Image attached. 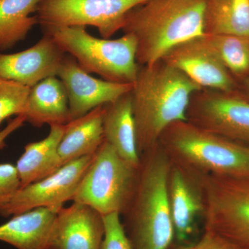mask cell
I'll return each mask as SVG.
<instances>
[{
  "instance_id": "obj_19",
  "label": "cell",
  "mask_w": 249,
  "mask_h": 249,
  "mask_svg": "<svg viewBox=\"0 0 249 249\" xmlns=\"http://www.w3.org/2000/svg\"><path fill=\"white\" fill-rule=\"evenodd\" d=\"M23 115L26 121L38 127L71 122L68 97L61 80L49 77L31 88Z\"/></svg>"
},
{
  "instance_id": "obj_7",
  "label": "cell",
  "mask_w": 249,
  "mask_h": 249,
  "mask_svg": "<svg viewBox=\"0 0 249 249\" xmlns=\"http://www.w3.org/2000/svg\"><path fill=\"white\" fill-rule=\"evenodd\" d=\"M139 167L124 160L104 139L72 201L102 215L122 214L133 195Z\"/></svg>"
},
{
  "instance_id": "obj_9",
  "label": "cell",
  "mask_w": 249,
  "mask_h": 249,
  "mask_svg": "<svg viewBox=\"0 0 249 249\" xmlns=\"http://www.w3.org/2000/svg\"><path fill=\"white\" fill-rule=\"evenodd\" d=\"M95 154L67 163L49 176L21 188L0 214L7 217L37 208L60 210L67 201H72Z\"/></svg>"
},
{
  "instance_id": "obj_15",
  "label": "cell",
  "mask_w": 249,
  "mask_h": 249,
  "mask_svg": "<svg viewBox=\"0 0 249 249\" xmlns=\"http://www.w3.org/2000/svg\"><path fill=\"white\" fill-rule=\"evenodd\" d=\"M104 235L102 214L86 205L73 202L59 210L53 249H101Z\"/></svg>"
},
{
  "instance_id": "obj_16",
  "label": "cell",
  "mask_w": 249,
  "mask_h": 249,
  "mask_svg": "<svg viewBox=\"0 0 249 249\" xmlns=\"http://www.w3.org/2000/svg\"><path fill=\"white\" fill-rule=\"evenodd\" d=\"M59 210L37 208L0 225V241L18 249H53Z\"/></svg>"
},
{
  "instance_id": "obj_28",
  "label": "cell",
  "mask_w": 249,
  "mask_h": 249,
  "mask_svg": "<svg viewBox=\"0 0 249 249\" xmlns=\"http://www.w3.org/2000/svg\"><path fill=\"white\" fill-rule=\"evenodd\" d=\"M26 122V117L23 114L16 116L9 121L6 127L0 131V150L6 146V141L10 135L20 128Z\"/></svg>"
},
{
  "instance_id": "obj_4",
  "label": "cell",
  "mask_w": 249,
  "mask_h": 249,
  "mask_svg": "<svg viewBox=\"0 0 249 249\" xmlns=\"http://www.w3.org/2000/svg\"><path fill=\"white\" fill-rule=\"evenodd\" d=\"M158 143L172 163L201 175H249V145L226 138L189 121L170 124Z\"/></svg>"
},
{
  "instance_id": "obj_11",
  "label": "cell",
  "mask_w": 249,
  "mask_h": 249,
  "mask_svg": "<svg viewBox=\"0 0 249 249\" xmlns=\"http://www.w3.org/2000/svg\"><path fill=\"white\" fill-rule=\"evenodd\" d=\"M57 77L66 90L71 121L99 106L115 102L133 88V83H114L91 76L70 55L64 58Z\"/></svg>"
},
{
  "instance_id": "obj_6",
  "label": "cell",
  "mask_w": 249,
  "mask_h": 249,
  "mask_svg": "<svg viewBox=\"0 0 249 249\" xmlns=\"http://www.w3.org/2000/svg\"><path fill=\"white\" fill-rule=\"evenodd\" d=\"M205 231L229 249H249V175H203Z\"/></svg>"
},
{
  "instance_id": "obj_2",
  "label": "cell",
  "mask_w": 249,
  "mask_h": 249,
  "mask_svg": "<svg viewBox=\"0 0 249 249\" xmlns=\"http://www.w3.org/2000/svg\"><path fill=\"white\" fill-rule=\"evenodd\" d=\"M171 161L159 143L141 157L133 195L123 214L133 249H169L175 231L168 196Z\"/></svg>"
},
{
  "instance_id": "obj_1",
  "label": "cell",
  "mask_w": 249,
  "mask_h": 249,
  "mask_svg": "<svg viewBox=\"0 0 249 249\" xmlns=\"http://www.w3.org/2000/svg\"><path fill=\"white\" fill-rule=\"evenodd\" d=\"M201 89L182 71L163 60L139 68L131 95L141 157L158 144L168 126L188 120L192 98Z\"/></svg>"
},
{
  "instance_id": "obj_8",
  "label": "cell",
  "mask_w": 249,
  "mask_h": 249,
  "mask_svg": "<svg viewBox=\"0 0 249 249\" xmlns=\"http://www.w3.org/2000/svg\"><path fill=\"white\" fill-rule=\"evenodd\" d=\"M147 0H40L36 10L38 24L45 31L57 28H96L109 39L124 29L126 16Z\"/></svg>"
},
{
  "instance_id": "obj_26",
  "label": "cell",
  "mask_w": 249,
  "mask_h": 249,
  "mask_svg": "<svg viewBox=\"0 0 249 249\" xmlns=\"http://www.w3.org/2000/svg\"><path fill=\"white\" fill-rule=\"evenodd\" d=\"M20 189L17 169L11 163L0 164V212L11 202Z\"/></svg>"
},
{
  "instance_id": "obj_22",
  "label": "cell",
  "mask_w": 249,
  "mask_h": 249,
  "mask_svg": "<svg viewBox=\"0 0 249 249\" xmlns=\"http://www.w3.org/2000/svg\"><path fill=\"white\" fill-rule=\"evenodd\" d=\"M40 0H0V52L12 48L38 24L36 13Z\"/></svg>"
},
{
  "instance_id": "obj_10",
  "label": "cell",
  "mask_w": 249,
  "mask_h": 249,
  "mask_svg": "<svg viewBox=\"0 0 249 249\" xmlns=\"http://www.w3.org/2000/svg\"><path fill=\"white\" fill-rule=\"evenodd\" d=\"M188 121L249 145V101L231 94H205L191 100Z\"/></svg>"
},
{
  "instance_id": "obj_17",
  "label": "cell",
  "mask_w": 249,
  "mask_h": 249,
  "mask_svg": "<svg viewBox=\"0 0 249 249\" xmlns=\"http://www.w3.org/2000/svg\"><path fill=\"white\" fill-rule=\"evenodd\" d=\"M103 129L105 141L109 142L124 160L134 166H140L141 156L137 145L131 92L115 102L106 105Z\"/></svg>"
},
{
  "instance_id": "obj_13",
  "label": "cell",
  "mask_w": 249,
  "mask_h": 249,
  "mask_svg": "<svg viewBox=\"0 0 249 249\" xmlns=\"http://www.w3.org/2000/svg\"><path fill=\"white\" fill-rule=\"evenodd\" d=\"M161 60L182 71L201 88L224 93L235 89V82L206 35L177 46Z\"/></svg>"
},
{
  "instance_id": "obj_20",
  "label": "cell",
  "mask_w": 249,
  "mask_h": 249,
  "mask_svg": "<svg viewBox=\"0 0 249 249\" xmlns=\"http://www.w3.org/2000/svg\"><path fill=\"white\" fill-rule=\"evenodd\" d=\"M67 125L68 124L51 125L45 139L25 145L16 165L20 189L56 171L57 151Z\"/></svg>"
},
{
  "instance_id": "obj_21",
  "label": "cell",
  "mask_w": 249,
  "mask_h": 249,
  "mask_svg": "<svg viewBox=\"0 0 249 249\" xmlns=\"http://www.w3.org/2000/svg\"><path fill=\"white\" fill-rule=\"evenodd\" d=\"M205 30L207 35L249 37V0H207Z\"/></svg>"
},
{
  "instance_id": "obj_27",
  "label": "cell",
  "mask_w": 249,
  "mask_h": 249,
  "mask_svg": "<svg viewBox=\"0 0 249 249\" xmlns=\"http://www.w3.org/2000/svg\"><path fill=\"white\" fill-rule=\"evenodd\" d=\"M169 249H229L217 237L205 231L199 240L192 244L171 246Z\"/></svg>"
},
{
  "instance_id": "obj_29",
  "label": "cell",
  "mask_w": 249,
  "mask_h": 249,
  "mask_svg": "<svg viewBox=\"0 0 249 249\" xmlns=\"http://www.w3.org/2000/svg\"><path fill=\"white\" fill-rule=\"evenodd\" d=\"M247 88H248V89L249 90V76L248 78H247Z\"/></svg>"
},
{
  "instance_id": "obj_18",
  "label": "cell",
  "mask_w": 249,
  "mask_h": 249,
  "mask_svg": "<svg viewBox=\"0 0 249 249\" xmlns=\"http://www.w3.org/2000/svg\"><path fill=\"white\" fill-rule=\"evenodd\" d=\"M106 106L95 108L69 123L57 151L56 171L67 163L97 151L104 141L103 121Z\"/></svg>"
},
{
  "instance_id": "obj_23",
  "label": "cell",
  "mask_w": 249,
  "mask_h": 249,
  "mask_svg": "<svg viewBox=\"0 0 249 249\" xmlns=\"http://www.w3.org/2000/svg\"><path fill=\"white\" fill-rule=\"evenodd\" d=\"M206 36L228 71L237 76L249 73V37L207 34Z\"/></svg>"
},
{
  "instance_id": "obj_3",
  "label": "cell",
  "mask_w": 249,
  "mask_h": 249,
  "mask_svg": "<svg viewBox=\"0 0 249 249\" xmlns=\"http://www.w3.org/2000/svg\"><path fill=\"white\" fill-rule=\"evenodd\" d=\"M207 0H147L127 14L123 30L137 42V61L150 66L177 46L206 36Z\"/></svg>"
},
{
  "instance_id": "obj_12",
  "label": "cell",
  "mask_w": 249,
  "mask_h": 249,
  "mask_svg": "<svg viewBox=\"0 0 249 249\" xmlns=\"http://www.w3.org/2000/svg\"><path fill=\"white\" fill-rule=\"evenodd\" d=\"M203 175L172 163L168 178V196L178 245L188 244L196 222L204 211Z\"/></svg>"
},
{
  "instance_id": "obj_5",
  "label": "cell",
  "mask_w": 249,
  "mask_h": 249,
  "mask_svg": "<svg viewBox=\"0 0 249 249\" xmlns=\"http://www.w3.org/2000/svg\"><path fill=\"white\" fill-rule=\"evenodd\" d=\"M67 55L80 67L107 81L134 83L138 76L137 42L131 34L118 39L98 38L85 27L57 28L45 31Z\"/></svg>"
},
{
  "instance_id": "obj_25",
  "label": "cell",
  "mask_w": 249,
  "mask_h": 249,
  "mask_svg": "<svg viewBox=\"0 0 249 249\" xmlns=\"http://www.w3.org/2000/svg\"><path fill=\"white\" fill-rule=\"evenodd\" d=\"M121 214L103 215L105 235L101 249H133L126 235Z\"/></svg>"
},
{
  "instance_id": "obj_14",
  "label": "cell",
  "mask_w": 249,
  "mask_h": 249,
  "mask_svg": "<svg viewBox=\"0 0 249 249\" xmlns=\"http://www.w3.org/2000/svg\"><path fill=\"white\" fill-rule=\"evenodd\" d=\"M67 54L48 34L22 52H0V77L29 88L49 77L57 76Z\"/></svg>"
},
{
  "instance_id": "obj_24",
  "label": "cell",
  "mask_w": 249,
  "mask_h": 249,
  "mask_svg": "<svg viewBox=\"0 0 249 249\" xmlns=\"http://www.w3.org/2000/svg\"><path fill=\"white\" fill-rule=\"evenodd\" d=\"M31 88L0 77V124L10 116L24 114Z\"/></svg>"
}]
</instances>
